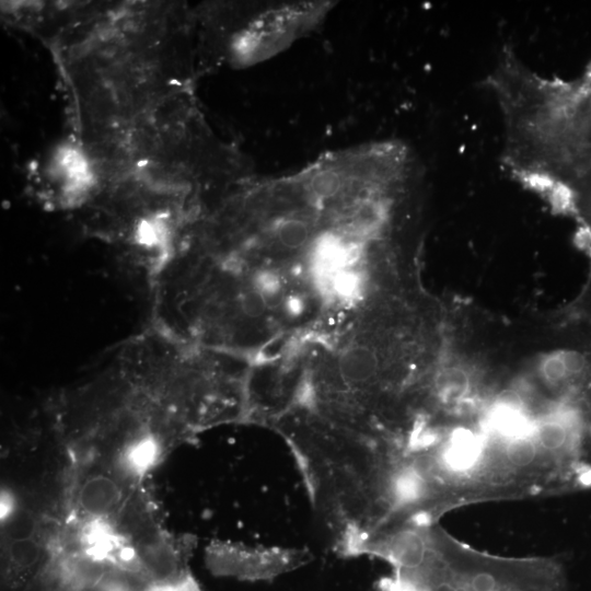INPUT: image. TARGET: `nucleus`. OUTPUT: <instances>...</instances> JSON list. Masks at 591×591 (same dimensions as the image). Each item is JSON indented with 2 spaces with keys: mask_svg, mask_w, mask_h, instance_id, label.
<instances>
[{
  "mask_svg": "<svg viewBox=\"0 0 591 591\" xmlns=\"http://www.w3.org/2000/svg\"><path fill=\"white\" fill-rule=\"evenodd\" d=\"M216 351L150 324L127 338L111 362L181 443L210 426L246 418L247 390L212 357Z\"/></svg>",
  "mask_w": 591,
  "mask_h": 591,
  "instance_id": "20e7f679",
  "label": "nucleus"
},
{
  "mask_svg": "<svg viewBox=\"0 0 591 591\" xmlns=\"http://www.w3.org/2000/svg\"><path fill=\"white\" fill-rule=\"evenodd\" d=\"M436 385L439 397L444 402H452L466 394L470 379L466 372L460 368H447L439 373Z\"/></svg>",
  "mask_w": 591,
  "mask_h": 591,
  "instance_id": "1a4fd4ad",
  "label": "nucleus"
},
{
  "mask_svg": "<svg viewBox=\"0 0 591 591\" xmlns=\"http://www.w3.org/2000/svg\"><path fill=\"white\" fill-rule=\"evenodd\" d=\"M322 7L313 3L232 4L229 5L231 15L225 4L207 5L199 13L193 12L196 47L216 37L228 38L217 46L222 59L230 62L232 59L236 62L258 60L313 27L323 14Z\"/></svg>",
  "mask_w": 591,
  "mask_h": 591,
  "instance_id": "423d86ee",
  "label": "nucleus"
},
{
  "mask_svg": "<svg viewBox=\"0 0 591 591\" xmlns=\"http://www.w3.org/2000/svg\"><path fill=\"white\" fill-rule=\"evenodd\" d=\"M498 102L502 161L523 186L545 197L591 166V88L545 78L506 46L483 81Z\"/></svg>",
  "mask_w": 591,
  "mask_h": 591,
  "instance_id": "7ed1b4c3",
  "label": "nucleus"
},
{
  "mask_svg": "<svg viewBox=\"0 0 591 591\" xmlns=\"http://www.w3.org/2000/svg\"><path fill=\"white\" fill-rule=\"evenodd\" d=\"M84 7L58 36V56L85 146L121 142L188 91L196 65L193 12L178 4Z\"/></svg>",
  "mask_w": 591,
  "mask_h": 591,
  "instance_id": "f257e3e1",
  "label": "nucleus"
},
{
  "mask_svg": "<svg viewBox=\"0 0 591 591\" xmlns=\"http://www.w3.org/2000/svg\"><path fill=\"white\" fill-rule=\"evenodd\" d=\"M561 355L571 378L583 372L587 361L582 354L575 350H561Z\"/></svg>",
  "mask_w": 591,
  "mask_h": 591,
  "instance_id": "ddd939ff",
  "label": "nucleus"
},
{
  "mask_svg": "<svg viewBox=\"0 0 591 591\" xmlns=\"http://www.w3.org/2000/svg\"><path fill=\"white\" fill-rule=\"evenodd\" d=\"M379 591H567V579L558 559L489 555L427 522Z\"/></svg>",
  "mask_w": 591,
  "mask_h": 591,
  "instance_id": "39448f33",
  "label": "nucleus"
},
{
  "mask_svg": "<svg viewBox=\"0 0 591 591\" xmlns=\"http://www.w3.org/2000/svg\"><path fill=\"white\" fill-rule=\"evenodd\" d=\"M277 241L285 247L297 250L306 245L312 235V225L306 219L286 216L273 227Z\"/></svg>",
  "mask_w": 591,
  "mask_h": 591,
  "instance_id": "6e6552de",
  "label": "nucleus"
},
{
  "mask_svg": "<svg viewBox=\"0 0 591 591\" xmlns=\"http://www.w3.org/2000/svg\"><path fill=\"white\" fill-rule=\"evenodd\" d=\"M305 408L310 420L280 431L335 552L350 557L361 540L397 521L404 452Z\"/></svg>",
  "mask_w": 591,
  "mask_h": 591,
  "instance_id": "f03ea898",
  "label": "nucleus"
},
{
  "mask_svg": "<svg viewBox=\"0 0 591 591\" xmlns=\"http://www.w3.org/2000/svg\"><path fill=\"white\" fill-rule=\"evenodd\" d=\"M313 559L305 547L250 546L242 543L213 542L206 549V565L210 572L242 581H270Z\"/></svg>",
  "mask_w": 591,
  "mask_h": 591,
  "instance_id": "0eeeda50",
  "label": "nucleus"
},
{
  "mask_svg": "<svg viewBox=\"0 0 591 591\" xmlns=\"http://www.w3.org/2000/svg\"><path fill=\"white\" fill-rule=\"evenodd\" d=\"M251 286L260 292L267 304L276 299L281 289L277 275L267 270H258L250 276Z\"/></svg>",
  "mask_w": 591,
  "mask_h": 591,
  "instance_id": "f8f14e48",
  "label": "nucleus"
},
{
  "mask_svg": "<svg viewBox=\"0 0 591 591\" xmlns=\"http://www.w3.org/2000/svg\"><path fill=\"white\" fill-rule=\"evenodd\" d=\"M540 370L543 380L554 386L564 384L571 378L561 351L553 352L543 358Z\"/></svg>",
  "mask_w": 591,
  "mask_h": 591,
  "instance_id": "9b49d317",
  "label": "nucleus"
},
{
  "mask_svg": "<svg viewBox=\"0 0 591 591\" xmlns=\"http://www.w3.org/2000/svg\"><path fill=\"white\" fill-rule=\"evenodd\" d=\"M321 281L327 285L329 293L344 301L354 300L361 288V279L352 268L340 269Z\"/></svg>",
  "mask_w": 591,
  "mask_h": 591,
  "instance_id": "9d476101",
  "label": "nucleus"
}]
</instances>
